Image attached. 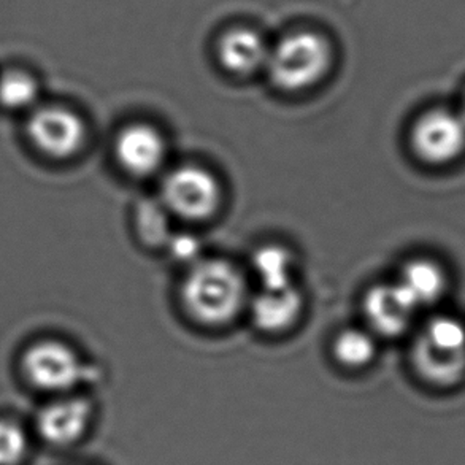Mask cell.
Listing matches in <instances>:
<instances>
[{"mask_svg":"<svg viewBox=\"0 0 465 465\" xmlns=\"http://www.w3.org/2000/svg\"><path fill=\"white\" fill-rule=\"evenodd\" d=\"M182 299L186 312L202 324H227L248 301L245 278L223 259L197 261L184 278Z\"/></svg>","mask_w":465,"mask_h":465,"instance_id":"1","label":"cell"},{"mask_svg":"<svg viewBox=\"0 0 465 465\" xmlns=\"http://www.w3.org/2000/svg\"><path fill=\"white\" fill-rule=\"evenodd\" d=\"M411 362L422 381L450 390L465 380V322L439 314L416 337Z\"/></svg>","mask_w":465,"mask_h":465,"instance_id":"2","label":"cell"},{"mask_svg":"<svg viewBox=\"0 0 465 465\" xmlns=\"http://www.w3.org/2000/svg\"><path fill=\"white\" fill-rule=\"evenodd\" d=\"M332 65V46L316 32L299 31L282 38L269 53L265 69L272 82L286 93L320 83Z\"/></svg>","mask_w":465,"mask_h":465,"instance_id":"3","label":"cell"},{"mask_svg":"<svg viewBox=\"0 0 465 465\" xmlns=\"http://www.w3.org/2000/svg\"><path fill=\"white\" fill-rule=\"evenodd\" d=\"M163 207L183 220L212 218L221 207L223 189L218 178L201 165H180L163 178Z\"/></svg>","mask_w":465,"mask_h":465,"instance_id":"4","label":"cell"},{"mask_svg":"<svg viewBox=\"0 0 465 465\" xmlns=\"http://www.w3.org/2000/svg\"><path fill=\"white\" fill-rule=\"evenodd\" d=\"M410 142L422 163H454L465 153V116L447 108L429 110L415 121Z\"/></svg>","mask_w":465,"mask_h":465,"instance_id":"5","label":"cell"},{"mask_svg":"<svg viewBox=\"0 0 465 465\" xmlns=\"http://www.w3.org/2000/svg\"><path fill=\"white\" fill-rule=\"evenodd\" d=\"M25 131L34 148L51 159L75 156L86 140L82 116L64 105L34 108Z\"/></svg>","mask_w":465,"mask_h":465,"instance_id":"6","label":"cell"},{"mask_svg":"<svg viewBox=\"0 0 465 465\" xmlns=\"http://www.w3.org/2000/svg\"><path fill=\"white\" fill-rule=\"evenodd\" d=\"M21 364L35 388L50 392L72 390L86 375V367L75 350L57 340H42L29 346Z\"/></svg>","mask_w":465,"mask_h":465,"instance_id":"7","label":"cell"},{"mask_svg":"<svg viewBox=\"0 0 465 465\" xmlns=\"http://www.w3.org/2000/svg\"><path fill=\"white\" fill-rule=\"evenodd\" d=\"M114 156L129 175L152 176L163 169L167 157V143L156 127L135 123L118 134Z\"/></svg>","mask_w":465,"mask_h":465,"instance_id":"8","label":"cell"},{"mask_svg":"<svg viewBox=\"0 0 465 465\" xmlns=\"http://www.w3.org/2000/svg\"><path fill=\"white\" fill-rule=\"evenodd\" d=\"M418 310L399 283L378 284L364 299V313L371 331L391 339L409 331Z\"/></svg>","mask_w":465,"mask_h":465,"instance_id":"9","label":"cell"},{"mask_svg":"<svg viewBox=\"0 0 465 465\" xmlns=\"http://www.w3.org/2000/svg\"><path fill=\"white\" fill-rule=\"evenodd\" d=\"M271 48L264 37L248 27H233L223 34L218 44V57L233 75H252L267 65Z\"/></svg>","mask_w":465,"mask_h":465,"instance_id":"10","label":"cell"},{"mask_svg":"<svg viewBox=\"0 0 465 465\" xmlns=\"http://www.w3.org/2000/svg\"><path fill=\"white\" fill-rule=\"evenodd\" d=\"M91 403L84 399H65L51 403L40 413L38 430L51 445L65 447L82 439L91 420Z\"/></svg>","mask_w":465,"mask_h":465,"instance_id":"11","label":"cell"},{"mask_svg":"<svg viewBox=\"0 0 465 465\" xmlns=\"http://www.w3.org/2000/svg\"><path fill=\"white\" fill-rule=\"evenodd\" d=\"M302 294L294 288L259 291L250 301V313L254 326L264 332H283L296 322L302 312Z\"/></svg>","mask_w":465,"mask_h":465,"instance_id":"12","label":"cell"},{"mask_svg":"<svg viewBox=\"0 0 465 465\" xmlns=\"http://www.w3.org/2000/svg\"><path fill=\"white\" fill-rule=\"evenodd\" d=\"M397 283L409 294L418 309L439 302L448 288L447 273L430 259H413L405 264Z\"/></svg>","mask_w":465,"mask_h":465,"instance_id":"13","label":"cell"},{"mask_svg":"<svg viewBox=\"0 0 465 465\" xmlns=\"http://www.w3.org/2000/svg\"><path fill=\"white\" fill-rule=\"evenodd\" d=\"M294 261L284 246L264 245L252 254V271L261 283V290H286L292 284Z\"/></svg>","mask_w":465,"mask_h":465,"instance_id":"14","label":"cell"},{"mask_svg":"<svg viewBox=\"0 0 465 465\" xmlns=\"http://www.w3.org/2000/svg\"><path fill=\"white\" fill-rule=\"evenodd\" d=\"M40 86L25 70H8L0 75V107L10 112H27L37 108Z\"/></svg>","mask_w":465,"mask_h":465,"instance_id":"15","label":"cell"},{"mask_svg":"<svg viewBox=\"0 0 465 465\" xmlns=\"http://www.w3.org/2000/svg\"><path fill=\"white\" fill-rule=\"evenodd\" d=\"M377 352L371 333L361 329H345L335 337L333 356L340 364L350 369H361L371 364Z\"/></svg>","mask_w":465,"mask_h":465,"instance_id":"16","label":"cell"},{"mask_svg":"<svg viewBox=\"0 0 465 465\" xmlns=\"http://www.w3.org/2000/svg\"><path fill=\"white\" fill-rule=\"evenodd\" d=\"M27 450L25 435L19 426L0 421V465H16Z\"/></svg>","mask_w":465,"mask_h":465,"instance_id":"17","label":"cell"},{"mask_svg":"<svg viewBox=\"0 0 465 465\" xmlns=\"http://www.w3.org/2000/svg\"><path fill=\"white\" fill-rule=\"evenodd\" d=\"M165 216L163 212L157 208L156 203H143L140 208L139 227L142 232L145 233V239L148 242H163L167 237V229H165Z\"/></svg>","mask_w":465,"mask_h":465,"instance_id":"18","label":"cell"},{"mask_svg":"<svg viewBox=\"0 0 465 465\" xmlns=\"http://www.w3.org/2000/svg\"><path fill=\"white\" fill-rule=\"evenodd\" d=\"M170 252L173 258L183 262H194L195 258L201 254V243L199 240L188 235V233H182V235H175L173 239L169 240Z\"/></svg>","mask_w":465,"mask_h":465,"instance_id":"19","label":"cell"},{"mask_svg":"<svg viewBox=\"0 0 465 465\" xmlns=\"http://www.w3.org/2000/svg\"><path fill=\"white\" fill-rule=\"evenodd\" d=\"M462 114L465 116V97H464V107H462Z\"/></svg>","mask_w":465,"mask_h":465,"instance_id":"20","label":"cell"}]
</instances>
